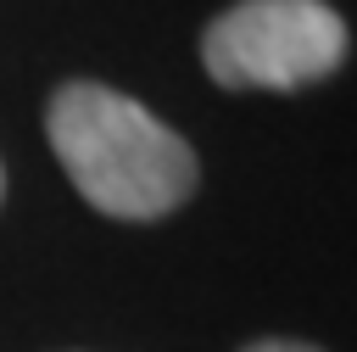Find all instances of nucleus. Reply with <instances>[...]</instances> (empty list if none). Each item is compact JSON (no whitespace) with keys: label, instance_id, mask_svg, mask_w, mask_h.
<instances>
[{"label":"nucleus","instance_id":"1","mask_svg":"<svg viewBox=\"0 0 357 352\" xmlns=\"http://www.w3.org/2000/svg\"><path fill=\"white\" fill-rule=\"evenodd\" d=\"M45 129L78 196L112 218H162L195 190V151L112 84H61Z\"/></svg>","mask_w":357,"mask_h":352},{"label":"nucleus","instance_id":"2","mask_svg":"<svg viewBox=\"0 0 357 352\" xmlns=\"http://www.w3.org/2000/svg\"><path fill=\"white\" fill-rule=\"evenodd\" d=\"M201 61L223 89H301L346 61V22L324 0H240L206 28Z\"/></svg>","mask_w":357,"mask_h":352},{"label":"nucleus","instance_id":"3","mask_svg":"<svg viewBox=\"0 0 357 352\" xmlns=\"http://www.w3.org/2000/svg\"><path fill=\"white\" fill-rule=\"evenodd\" d=\"M245 352H318V346H307V341H257Z\"/></svg>","mask_w":357,"mask_h":352},{"label":"nucleus","instance_id":"4","mask_svg":"<svg viewBox=\"0 0 357 352\" xmlns=\"http://www.w3.org/2000/svg\"><path fill=\"white\" fill-rule=\"evenodd\" d=\"M0 196H6V173H0Z\"/></svg>","mask_w":357,"mask_h":352}]
</instances>
